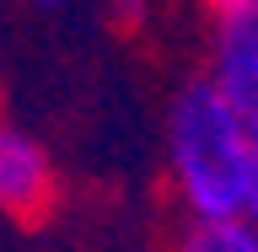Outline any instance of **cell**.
I'll return each mask as SVG.
<instances>
[{
  "instance_id": "obj_1",
  "label": "cell",
  "mask_w": 258,
  "mask_h": 252,
  "mask_svg": "<svg viewBox=\"0 0 258 252\" xmlns=\"http://www.w3.org/2000/svg\"><path fill=\"white\" fill-rule=\"evenodd\" d=\"M167 166L194 220L247 215L253 188V129L210 80H188L167 113Z\"/></svg>"
},
{
  "instance_id": "obj_2",
  "label": "cell",
  "mask_w": 258,
  "mask_h": 252,
  "mask_svg": "<svg viewBox=\"0 0 258 252\" xmlns=\"http://www.w3.org/2000/svg\"><path fill=\"white\" fill-rule=\"evenodd\" d=\"M210 86L258 129V0H226L215 6V38H210Z\"/></svg>"
},
{
  "instance_id": "obj_3",
  "label": "cell",
  "mask_w": 258,
  "mask_h": 252,
  "mask_svg": "<svg viewBox=\"0 0 258 252\" xmlns=\"http://www.w3.org/2000/svg\"><path fill=\"white\" fill-rule=\"evenodd\" d=\"M54 204V161L43 140H32L27 129L0 124V209L16 220H38Z\"/></svg>"
},
{
  "instance_id": "obj_4",
  "label": "cell",
  "mask_w": 258,
  "mask_h": 252,
  "mask_svg": "<svg viewBox=\"0 0 258 252\" xmlns=\"http://www.w3.org/2000/svg\"><path fill=\"white\" fill-rule=\"evenodd\" d=\"M177 252H258V225L247 215L237 220H188L177 236Z\"/></svg>"
},
{
  "instance_id": "obj_5",
  "label": "cell",
  "mask_w": 258,
  "mask_h": 252,
  "mask_svg": "<svg viewBox=\"0 0 258 252\" xmlns=\"http://www.w3.org/2000/svg\"><path fill=\"white\" fill-rule=\"evenodd\" d=\"M247 220L258 225V129H253V188H247Z\"/></svg>"
},
{
  "instance_id": "obj_6",
  "label": "cell",
  "mask_w": 258,
  "mask_h": 252,
  "mask_svg": "<svg viewBox=\"0 0 258 252\" xmlns=\"http://www.w3.org/2000/svg\"><path fill=\"white\" fill-rule=\"evenodd\" d=\"M210 6H226V0H210Z\"/></svg>"
},
{
  "instance_id": "obj_7",
  "label": "cell",
  "mask_w": 258,
  "mask_h": 252,
  "mask_svg": "<svg viewBox=\"0 0 258 252\" xmlns=\"http://www.w3.org/2000/svg\"><path fill=\"white\" fill-rule=\"evenodd\" d=\"M43 6H54V0H43Z\"/></svg>"
}]
</instances>
